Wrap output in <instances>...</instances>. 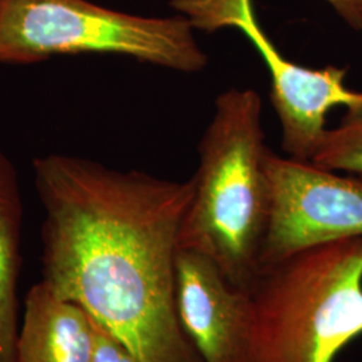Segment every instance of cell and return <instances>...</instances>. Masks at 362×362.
<instances>
[{
	"mask_svg": "<svg viewBox=\"0 0 362 362\" xmlns=\"http://www.w3.org/2000/svg\"><path fill=\"white\" fill-rule=\"evenodd\" d=\"M262 118L254 89H230L216 98L179 236V248L206 255L247 290L260 269L272 215Z\"/></svg>",
	"mask_w": 362,
	"mask_h": 362,
	"instance_id": "7a4b0ae2",
	"label": "cell"
},
{
	"mask_svg": "<svg viewBox=\"0 0 362 362\" xmlns=\"http://www.w3.org/2000/svg\"><path fill=\"white\" fill-rule=\"evenodd\" d=\"M45 209L42 282L78 303L139 362H202L176 306V257L194 181L78 156L33 163Z\"/></svg>",
	"mask_w": 362,
	"mask_h": 362,
	"instance_id": "6da1fadb",
	"label": "cell"
},
{
	"mask_svg": "<svg viewBox=\"0 0 362 362\" xmlns=\"http://www.w3.org/2000/svg\"><path fill=\"white\" fill-rule=\"evenodd\" d=\"M354 3H356V7H357L358 13H361L362 16V0H354Z\"/></svg>",
	"mask_w": 362,
	"mask_h": 362,
	"instance_id": "4fadbf2b",
	"label": "cell"
},
{
	"mask_svg": "<svg viewBox=\"0 0 362 362\" xmlns=\"http://www.w3.org/2000/svg\"><path fill=\"white\" fill-rule=\"evenodd\" d=\"M176 306L202 362H248L252 310L247 288L233 285L206 255L179 248Z\"/></svg>",
	"mask_w": 362,
	"mask_h": 362,
	"instance_id": "52a82bcc",
	"label": "cell"
},
{
	"mask_svg": "<svg viewBox=\"0 0 362 362\" xmlns=\"http://www.w3.org/2000/svg\"><path fill=\"white\" fill-rule=\"evenodd\" d=\"M337 15L348 23L353 30H362V16L358 13L354 0H325Z\"/></svg>",
	"mask_w": 362,
	"mask_h": 362,
	"instance_id": "7c38bea8",
	"label": "cell"
},
{
	"mask_svg": "<svg viewBox=\"0 0 362 362\" xmlns=\"http://www.w3.org/2000/svg\"><path fill=\"white\" fill-rule=\"evenodd\" d=\"M248 293V362H333L362 334V236L266 264Z\"/></svg>",
	"mask_w": 362,
	"mask_h": 362,
	"instance_id": "3957f363",
	"label": "cell"
},
{
	"mask_svg": "<svg viewBox=\"0 0 362 362\" xmlns=\"http://www.w3.org/2000/svg\"><path fill=\"white\" fill-rule=\"evenodd\" d=\"M23 200L13 161L0 151V362H15L19 329Z\"/></svg>",
	"mask_w": 362,
	"mask_h": 362,
	"instance_id": "9c48e42d",
	"label": "cell"
},
{
	"mask_svg": "<svg viewBox=\"0 0 362 362\" xmlns=\"http://www.w3.org/2000/svg\"><path fill=\"white\" fill-rule=\"evenodd\" d=\"M272 215L260 267L297 251L362 236V176H341L269 149Z\"/></svg>",
	"mask_w": 362,
	"mask_h": 362,
	"instance_id": "8992f818",
	"label": "cell"
},
{
	"mask_svg": "<svg viewBox=\"0 0 362 362\" xmlns=\"http://www.w3.org/2000/svg\"><path fill=\"white\" fill-rule=\"evenodd\" d=\"M170 7L194 28L208 33L236 28L254 45L270 73V97L288 157L310 161L327 130L330 109L362 110V91L351 90L345 83L348 69H310L286 58L260 26L252 0H170Z\"/></svg>",
	"mask_w": 362,
	"mask_h": 362,
	"instance_id": "5b68a950",
	"label": "cell"
},
{
	"mask_svg": "<svg viewBox=\"0 0 362 362\" xmlns=\"http://www.w3.org/2000/svg\"><path fill=\"white\" fill-rule=\"evenodd\" d=\"M191 22L141 16L89 0H0V64L27 65L55 55L115 54L181 73L202 71L208 55Z\"/></svg>",
	"mask_w": 362,
	"mask_h": 362,
	"instance_id": "277c9868",
	"label": "cell"
},
{
	"mask_svg": "<svg viewBox=\"0 0 362 362\" xmlns=\"http://www.w3.org/2000/svg\"><path fill=\"white\" fill-rule=\"evenodd\" d=\"M94 348L95 324L88 311L42 281L28 290L15 362H93Z\"/></svg>",
	"mask_w": 362,
	"mask_h": 362,
	"instance_id": "ba28073f",
	"label": "cell"
},
{
	"mask_svg": "<svg viewBox=\"0 0 362 362\" xmlns=\"http://www.w3.org/2000/svg\"><path fill=\"white\" fill-rule=\"evenodd\" d=\"M94 321V320H93ZM95 324V348L93 362H139L121 341Z\"/></svg>",
	"mask_w": 362,
	"mask_h": 362,
	"instance_id": "8fae6325",
	"label": "cell"
},
{
	"mask_svg": "<svg viewBox=\"0 0 362 362\" xmlns=\"http://www.w3.org/2000/svg\"><path fill=\"white\" fill-rule=\"evenodd\" d=\"M321 168L362 176V110L348 112L324 139L310 160Z\"/></svg>",
	"mask_w": 362,
	"mask_h": 362,
	"instance_id": "30bf717a",
	"label": "cell"
}]
</instances>
